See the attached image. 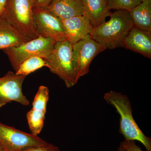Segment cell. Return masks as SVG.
<instances>
[{
	"label": "cell",
	"mask_w": 151,
	"mask_h": 151,
	"mask_svg": "<svg viewBox=\"0 0 151 151\" xmlns=\"http://www.w3.org/2000/svg\"><path fill=\"white\" fill-rule=\"evenodd\" d=\"M110 17L108 21L94 27L90 35L107 49L124 47V40L134 27L129 12L116 10Z\"/></svg>",
	"instance_id": "cell-1"
},
{
	"label": "cell",
	"mask_w": 151,
	"mask_h": 151,
	"mask_svg": "<svg viewBox=\"0 0 151 151\" xmlns=\"http://www.w3.org/2000/svg\"><path fill=\"white\" fill-rule=\"evenodd\" d=\"M104 98L119 113L120 117L119 132L125 140L139 141L145 146L147 151H151V138L145 135L134 119L132 105L127 95L111 91L104 94Z\"/></svg>",
	"instance_id": "cell-2"
},
{
	"label": "cell",
	"mask_w": 151,
	"mask_h": 151,
	"mask_svg": "<svg viewBox=\"0 0 151 151\" xmlns=\"http://www.w3.org/2000/svg\"><path fill=\"white\" fill-rule=\"evenodd\" d=\"M44 59L46 67L64 81L67 88L73 87L78 82L73 64L72 45L68 42H56L51 53Z\"/></svg>",
	"instance_id": "cell-3"
},
{
	"label": "cell",
	"mask_w": 151,
	"mask_h": 151,
	"mask_svg": "<svg viewBox=\"0 0 151 151\" xmlns=\"http://www.w3.org/2000/svg\"><path fill=\"white\" fill-rule=\"evenodd\" d=\"M34 6L35 0H8L1 17L22 35L34 39L39 37L34 20Z\"/></svg>",
	"instance_id": "cell-4"
},
{
	"label": "cell",
	"mask_w": 151,
	"mask_h": 151,
	"mask_svg": "<svg viewBox=\"0 0 151 151\" xmlns=\"http://www.w3.org/2000/svg\"><path fill=\"white\" fill-rule=\"evenodd\" d=\"M56 42L52 39L39 36L16 47L5 49L3 51L8 57L11 65L16 72L26 60L33 57L45 58L54 49Z\"/></svg>",
	"instance_id": "cell-5"
},
{
	"label": "cell",
	"mask_w": 151,
	"mask_h": 151,
	"mask_svg": "<svg viewBox=\"0 0 151 151\" xmlns=\"http://www.w3.org/2000/svg\"><path fill=\"white\" fill-rule=\"evenodd\" d=\"M107 48L94 40L90 35L72 45L73 64L78 80L89 72V67L94 58Z\"/></svg>",
	"instance_id": "cell-6"
},
{
	"label": "cell",
	"mask_w": 151,
	"mask_h": 151,
	"mask_svg": "<svg viewBox=\"0 0 151 151\" xmlns=\"http://www.w3.org/2000/svg\"><path fill=\"white\" fill-rule=\"evenodd\" d=\"M0 143L6 151H23L47 143L38 136L22 132L1 122Z\"/></svg>",
	"instance_id": "cell-7"
},
{
	"label": "cell",
	"mask_w": 151,
	"mask_h": 151,
	"mask_svg": "<svg viewBox=\"0 0 151 151\" xmlns=\"http://www.w3.org/2000/svg\"><path fill=\"white\" fill-rule=\"evenodd\" d=\"M34 20L39 36L52 39L56 42L65 40L62 20L47 7H34Z\"/></svg>",
	"instance_id": "cell-8"
},
{
	"label": "cell",
	"mask_w": 151,
	"mask_h": 151,
	"mask_svg": "<svg viewBox=\"0 0 151 151\" xmlns=\"http://www.w3.org/2000/svg\"><path fill=\"white\" fill-rule=\"evenodd\" d=\"M26 77L11 71L0 77V108L13 101L24 106L29 105L22 89Z\"/></svg>",
	"instance_id": "cell-9"
},
{
	"label": "cell",
	"mask_w": 151,
	"mask_h": 151,
	"mask_svg": "<svg viewBox=\"0 0 151 151\" xmlns=\"http://www.w3.org/2000/svg\"><path fill=\"white\" fill-rule=\"evenodd\" d=\"M62 20L65 40L72 45L78 42L92 33L94 27L84 16H78Z\"/></svg>",
	"instance_id": "cell-10"
},
{
	"label": "cell",
	"mask_w": 151,
	"mask_h": 151,
	"mask_svg": "<svg viewBox=\"0 0 151 151\" xmlns=\"http://www.w3.org/2000/svg\"><path fill=\"white\" fill-rule=\"evenodd\" d=\"M124 47L151 58V32L134 27L124 41Z\"/></svg>",
	"instance_id": "cell-11"
},
{
	"label": "cell",
	"mask_w": 151,
	"mask_h": 151,
	"mask_svg": "<svg viewBox=\"0 0 151 151\" xmlns=\"http://www.w3.org/2000/svg\"><path fill=\"white\" fill-rule=\"evenodd\" d=\"M84 7L83 16L89 20L94 27L105 22L111 12L107 0H82Z\"/></svg>",
	"instance_id": "cell-12"
},
{
	"label": "cell",
	"mask_w": 151,
	"mask_h": 151,
	"mask_svg": "<svg viewBox=\"0 0 151 151\" xmlns=\"http://www.w3.org/2000/svg\"><path fill=\"white\" fill-rule=\"evenodd\" d=\"M47 8L61 19L84 14L82 0H52Z\"/></svg>",
	"instance_id": "cell-13"
},
{
	"label": "cell",
	"mask_w": 151,
	"mask_h": 151,
	"mask_svg": "<svg viewBox=\"0 0 151 151\" xmlns=\"http://www.w3.org/2000/svg\"><path fill=\"white\" fill-rule=\"evenodd\" d=\"M30 40L20 34L5 19L0 17V50L18 47Z\"/></svg>",
	"instance_id": "cell-14"
},
{
	"label": "cell",
	"mask_w": 151,
	"mask_h": 151,
	"mask_svg": "<svg viewBox=\"0 0 151 151\" xmlns=\"http://www.w3.org/2000/svg\"><path fill=\"white\" fill-rule=\"evenodd\" d=\"M129 14L134 27L151 32V0H143Z\"/></svg>",
	"instance_id": "cell-15"
},
{
	"label": "cell",
	"mask_w": 151,
	"mask_h": 151,
	"mask_svg": "<svg viewBox=\"0 0 151 151\" xmlns=\"http://www.w3.org/2000/svg\"><path fill=\"white\" fill-rule=\"evenodd\" d=\"M47 108L32 105V108L27 114L28 124L32 134L38 136L43 129Z\"/></svg>",
	"instance_id": "cell-16"
},
{
	"label": "cell",
	"mask_w": 151,
	"mask_h": 151,
	"mask_svg": "<svg viewBox=\"0 0 151 151\" xmlns=\"http://www.w3.org/2000/svg\"><path fill=\"white\" fill-rule=\"evenodd\" d=\"M46 67V61L40 57H33L26 60L19 66L15 73L18 75L27 76L42 68Z\"/></svg>",
	"instance_id": "cell-17"
},
{
	"label": "cell",
	"mask_w": 151,
	"mask_h": 151,
	"mask_svg": "<svg viewBox=\"0 0 151 151\" xmlns=\"http://www.w3.org/2000/svg\"><path fill=\"white\" fill-rule=\"evenodd\" d=\"M143 0H107L109 9L126 10L129 12Z\"/></svg>",
	"instance_id": "cell-18"
},
{
	"label": "cell",
	"mask_w": 151,
	"mask_h": 151,
	"mask_svg": "<svg viewBox=\"0 0 151 151\" xmlns=\"http://www.w3.org/2000/svg\"><path fill=\"white\" fill-rule=\"evenodd\" d=\"M23 151H60V150L57 146L47 143L43 145L33 147Z\"/></svg>",
	"instance_id": "cell-19"
},
{
	"label": "cell",
	"mask_w": 151,
	"mask_h": 151,
	"mask_svg": "<svg viewBox=\"0 0 151 151\" xmlns=\"http://www.w3.org/2000/svg\"><path fill=\"white\" fill-rule=\"evenodd\" d=\"M126 151H143L141 148L136 145L135 141L125 140L121 143Z\"/></svg>",
	"instance_id": "cell-20"
},
{
	"label": "cell",
	"mask_w": 151,
	"mask_h": 151,
	"mask_svg": "<svg viewBox=\"0 0 151 151\" xmlns=\"http://www.w3.org/2000/svg\"><path fill=\"white\" fill-rule=\"evenodd\" d=\"M52 0H35L34 7H47Z\"/></svg>",
	"instance_id": "cell-21"
},
{
	"label": "cell",
	"mask_w": 151,
	"mask_h": 151,
	"mask_svg": "<svg viewBox=\"0 0 151 151\" xmlns=\"http://www.w3.org/2000/svg\"><path fill=\"white\" fill-rule=\"evenodd\" d=\"M7 1L8 0H0V17L4 12Z\"/></svg>",
	"instance_id": "cell-22"
},
{
	"label": "cell",
	"mask_w": 151,
	"mask_h": 151,
	"mask_svg": "<svg viewBox=\"0 0 151 151\" xmlns=\"http://www.w3.org/2000/svg\"><path fill=\"white\" fill-rule=\"evenodd\" d=\"M118 151H126L124 148L122 147V145L120 144L119 148H118Z\"/></svg>",
	"instance_id": "cell-23"
},
{
	"label": "cell",
	"mask_w": 151,
	"mask_h": 151,
	"mask_svg": "<svg viewBox=\"0 0 151 151\" xmlns=\"http://www.w3.org/2000/svg\"><path fill=\"white\" fill-rule=\"evenodd\" d=\"M0 151H6L4 148L3 147L1 144V143H0Z\"/></svg>",
	"instance_id": "cell-24"
}]
</instances>
